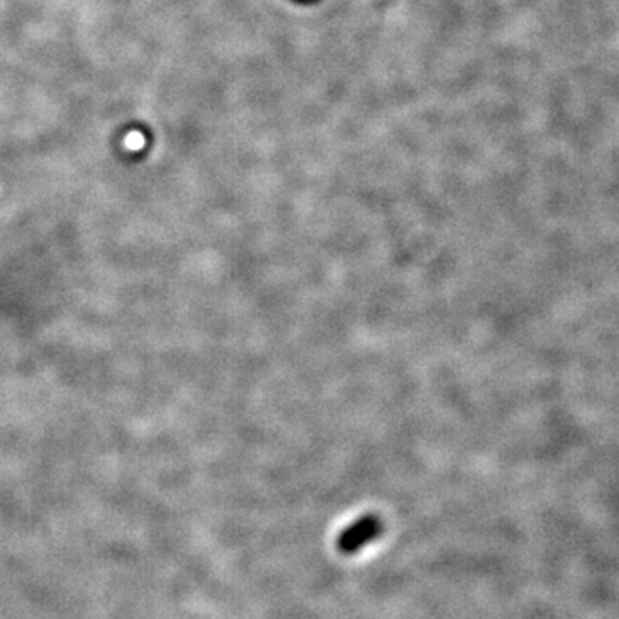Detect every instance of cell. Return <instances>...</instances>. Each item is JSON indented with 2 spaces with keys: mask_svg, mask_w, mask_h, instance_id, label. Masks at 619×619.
<instances>
[{
  "mask_svg": "<svg viewBox=\"0 0 619 619\" xmlns=\"http://www.w3.org/2000/svg\"><path fill=\"white\" fill-rule=\"evenodd\" d=\"M384 532V521L377 515H365L344 528L336 540V549L343 556H355L378 539Z\"/></svg>",
  "mask_w": 619,
  "mask_h": 619,
  "instance_id": "1",
  "label": "cell"
}]
</instances>
